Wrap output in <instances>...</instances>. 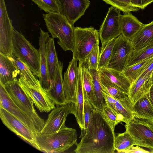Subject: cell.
<instances>
[{"mask_svg":"<svg viewBox=\"0 0 153 153\" xmlns=\"http://www.w3.org/2000/svg\"><path fill=\"white\" fill-rule=\"evenodd\" d=\"M14 29L12 20L8 15L4 0H0V53L9 57L13 55Z\"/></svg>","mask_w":153,"mask_h":153,"instance_id":"10","label":"cell"},{"mask_svg":"<svg viewBox=\"0 0 153 153\" xmlns=\"http://www.w3.org/2000/svg\"><path fill=\"white\" fill-rule=\"evenodd\" d=\"M152 57H153V44L140 49L134 50L127 66L134 65Z\"/></svg>","mask_w":153,"mask_h":153,"instance_id":"33","label":"cell"},{"mask_svg":"<svg viewBox=\"0 0 153 153\" xmlns=\"http://www.w3.org/2000/svg\"><path fill=\"white\" fill-rule=\"evenodd\" d=\"M46 60L48 76L51 84L55 76L59 61L54 38L50 37L46 45Z\"/></svg>","mask_w":153,"mask_h":153,"instance_id":"27","label":"cell"},{"mask_svg":"<svg viewBox=\"0 0 153 153\" xmlns=\"http://www.w3.org/2000/svg\"><path fill=\"white\" fill-rule=\"evenodd\" d=\"M47 28L53 38H58L57 43L65 51H71L75 56L74 28L60 13L42 14Z\"/></svg>","mask_w":153,"mask_h":153,"instance_id":"2","label":"cell"},{"mask_svg":"<svg viewBox=\"0 0 153 153\" xmlns=\"http://www.w3.org/2000/svg\"><path fill=\"white\" fill-rule=\"evenodd\" d=\"M153 60V57L127 66L122 72L131 84L142 74Z\"/></svg>","mask_w":153,"mask_h":153,"instance_id":"30","label":"cell"},{"mask_svg":"<svg viewBox=\"0 0 153 153\" xmlns=\"http://www.w3.org/2000/svg\"><path fill=\"white\" fill-rule=\"evenodd\" d=\"M19 71L12 58L0 53V84L4 86L7 83L18 80Z\"/></svg>","mask_w":153,"mask_h":153,"instance_id":"22","label":"cell"},{"mask_svg":"<svg viewBox=\"0 0 153 153\" xmlns=\"http://www.w3.org/2000/svg\"><path fill=\"white\" fill-rule=\"evenodd\" d=\"M4 86L13 101L32 119L40 131L44 125L45 120L36 112L33 102L22 89L18 80L8 83Z\"/></svg>","mask_w":153,"mask_h":153,"instance_id":"5","label":"cell"},{"mask_svg":"<svg viewBox=\"0 0 153 153\" xmlns=\"http://www.w3.org/2000/svg\"><path fill=\"white\" fill-rule=\"evenodd\" d=\"M147 83L150 88L152 85H153V71L150 76L148 79Z\"/></svg>","mask_w":153,"mask_h":153,"instance_id":"44","label":"cell"},{"mask_svg":"<svg viewBox=\"0 0 153 153\" xmlns=\"http://www.w3.org/2000/svg\"><path fill=\"white\" fill-rule=\"evenodd\" d=\"M79 75L75 102L71 103L72 114L76 118L81 130L84 129V97L82 82L81 63L79 62Z\"/></svg>","mask_w":153,"mask_h":153,"instance_id":"21","label":"cell"},{"mask_svg":"<svg viewBox=\"0 0 153 153\" xmlns=\"http://www.w3.org/2000/svg\"><path fill=\"white\" fill-rule=\"evenodd\" d=\"M120 23L121 34L130 40L145 25L130 13L121 15Z\"/></svg>","mask_w":153,"mask_h":153,"instance_id":"23","label":"cell"},{"mask_svg":"<svg viewBox=\"0 0 153 153\" xmlns=\"http://www.w3.org/2000/svg\"><path fill=\"white\" fill-rule=\"evenodd\" d=\"M0 117L3 123L9 130L40 151L36 142V135L30 128L1 107H0Z\"/></svg>","mask_w":153,"mask_h":153,"instance_id":"9","label":"cell"},{"mask_svg":"<svg viewBox=\"0 0 153 153\" xmlns=\"http://www.w3.org/2000/svg\"><path fill=\"white\" fill-rule=\"evenodd\" d=\"M81 71L84 99H87L94 108L95 99L93 91L91 75L85 63L81 64Z\"/></svg>","mask_w":153,"mask_h":153,"instance_id":"28","label":"cell"},{"mask_svg":"<svg viewBox=\"0 0 153 153\" xmlns=\"http://www.w3.org/2000/svg\"><path fill=\"white\" fill-rule=\"evenodd\" d=\"M134 146L133 141L130 135L127 131L119 133L115 137L114 147L118 153H122L132 146Z\"/></svg>","mask_w":153,"mask_h":153,"instance_id":"34","label":"cell"},{"mask_svg":"<svg viewBox=\"0 0 153 153\" xmlns=\"http://www.w3.org/2000/svg\"><path fill=\"white\" fill-rule=\"evenodd\" d=\"M133 146L128 149L124 151L123 153H149L150 152L140 147V146L136 145Z\"/></svg>","mask_w":153,"mask_h":153,"instance_id":"42","label":"cell"},{"mask_svg":"<svg viewBox=\"0 0 153 153\" xmlns=\"http://www.w3.org/2000/svg\"><path fill=\"white\" fill-rule=\"evenodd\" d=\"M39 51L40 54V76L39 78L40 85L45 91L48 90L51 85L47 68L46 60V45L49 38V35L47 32L40 28Z\"/></svg>","mask_w":153,"mask_h":153,"instance_id":"18","label":"cell"},{"mask_svg":"<svg viewBox=\"0 0 153 153\" xmlns=\"http://www.w3.org/2000/svg\"><path fill=\"white\" fill-rule=\"evenodd\" d=\"M72 114L71 103L60 105L53 109L48 114L42 128L38 133L42 135L56 132L65 126L68 115Z\"/></svg>","mask_w":153,"mask_h":153,"instance_id":"13","label":"cell"},{"mask_svg":"<svg viewBox=\"0 0 153 153\" xmlns=\"http://www.w3.org/2000/svg\"><path fill=\"white\" fill-rule=\"evenodd\" d=\"M148 95L149 101L153 108V85L151 87Z\"/></svg>","mask_w":153,"mask_h":153,"instance_id":"43","label":"cell"},{"mask_svg":"<svg viewBox=\"0 0 153 153\" xmlns=\"http://www.w3.org/2000/svg\"><path fill=\"white\" fill-rule=\"evenodd\" d=\"M121 15L120 10L112 6L109 8L99 31L102 45L121 34L120 23Z\"/></svg>","mask_w":153,"mask_h":153,"instance_id":"11","label":"cell"},{"mask_svg":"<svg viewBox=\"0 0 153 153\" xmlns=\"http://www.w3.org/2000/svg\"><path fill=\"white\" fill-rule=\"evenodd\" d=\"M63 63L59 61L56 73L49 89L46 91L55 105L59 106L67 103L65 97L62 76Z\"/></svg>","mask_w":153,"mask_h":153,"instance_id":"17","label":"cell"},{"mask_svg":"<svg viewBox=\"0 0 153 153\" xmlns=\"http://www.w3.org/2000/svg\"><path fill=\"white\" fill-rule=\"evenodd\" d=\"M114 131L94 109L87 127L81 130V139L76 144V153H114L115 149Z\"/></svg>","mask_w":153,"mask_h":153,"instance_id":"1","label":"cell"},{"mask_svg":"<svg viewBox=\"0 0 153 153\" xmlns=\"http://www.w3.org/2000/svg\"><path fill=\"white\" fill-rule=\"evenodd\" d=\"M92 78L93 91L95 99L94 108L98 111L103 110L105 105L104 98L102 94L103 91L100 82L99 71L95 69H89Z\"/></svg>","mask_w":153,"mask_h":153,"instance_id":"29","label":"cell"},{"mask_svg":"<svg viewBox=\"0 0 153 153\" xmlns=\"http://www.w3.org/2000/svg\"><path fill=\"white\" fill-rule=\"evenodd\" d=\"M99 75L109 80L128 94L131 83L122 72L102 68L98 70Z\"/></svg>","mask_w":153,"mask_h":153,"instance_id":"24","label":"cell"},{"mask_svg":"<svg viewBox=\"0 0 153 153\" xmlns=\"http://www.w3.org/2000/svg\"><path fill=\"white\" fill-rule=\"evenodd\" d=\"M0 107L13 114L30 128L36 135L40 131L32 119L22 111L10 98L4 86L0 84Z\"/></svg>","mask_w":153,"mask_h":153,"instance_id":"16","label":"cell"},{"mask_svg":"<svg viewBox=\"0 0 153 153\" xmlns=\"http://www.w3.org/2000/svg\"><path fill=\"white\" fill-rule=\"evenodd\" d=\"M60 13L73 26L83 15L90 5L89 0H57Z\"/></svg>","mask_w":153,"mask_h":153,"instance_id":"14","label":"cell"},{"mask_svg":"<svg viewBox=\"0 0 153 153\" xmlns=\"http://www.w3.org/2000/svg\"><path fill=\"white\" fill-rule=\"evenodd\" d=\"M100 53L99 46H97L86 56L84 63L87 64L89 69L98 70Z\"/></svg>","mask_w":153,"mask_h":153,"instance_id":"39","label":"cell"},{"mask_svg":"<svg viewBox=\"0 0 153 153\" xmlns=\"http://www.w3.org/2000/svg\"><path fill=\"white\" fill-rule=\"evenodd\" d=\"M99 112L103 118L114 131L115 126L120 123L117 120L116 114L105 102L102 111Z\"/></svg>","mask_w":153,"mask_h":153,"instance_id":"38","label":"cell"},{"mask_svg":"<svg viewBox=\"0 0 153 153\" xmlns=\"http://www.w3.org/2000/svg\"><path fill=\"white\" fill-rule=\"evenodd\" d=\"M13 54L24 63L39 78L40 54L22 34L14 29L12 37Z\"/></svg>","mask_w":153,"mask_h":153,"instance_id":"4","label":"cell"},{"mask_svg":"<svg viewBox=\"0 0 153 153\" xmlns=\"http://www.w3.org/2000/svg\"><path fill=\"white\" fill-rule=\"evenodd\" d=\"M134 50L130 41L121 34L116 38L107 68L123 72Z\"/></svg>","mask_w":153,"mask_h":153,"instance_id":"8","label":"cell"},{"mask_svg":"<svg viewBox=\"0 0 153 153\" xmlns=\"http://www.w3.org/2000/svg\"><path fill=\"white\" fill-rule=\"evenodd\" d=\"M94 108L87 99L84 100V117L85 123L84 129L87 127L88 123Z\"/></svg>","mask_w":153,"mask_h":153,"instance_id":"40","label":"cell"},{"mask_svg":"<svg viewBox=\"0 0 153 153\" xmlns=\"http://www.w3.org/2000/svg\"><path fill=\"white\" fill-rule=\"evenodd\" d=\"M100 82L103 92L117 100L128 97V94L112 82L100 76Z\"/></svg>","mask_w":153,"mask_h":153,"instance_id":"32","label":"cell"},{"mask_svg":"<svg viewBox=\"0 0 153 153\" xmlns=\"http://www.w3.org/2000/svg\"><path fill=\"white\" fill-rule=\"evenodd\" d=\"M11 57L19 71L20 77L32 86H39L41 85L39 80L27 66L13 54Z\"/></svg>","mask_w":153,"mask_h":153,"instance_id":"31","label":"cell"},{"mask_svg":"<svg viewBox=\"0 0 153 153\" xmlns=\"http://www.w3.org/2000/svg\"><path fill=\"white\" fill-rule=\"evenodd\" d=\"M148 93L131 108L135 118L153 124V108L149 101Z\"/></svg>","mask_w":153,"mask_h":153,"instance_id":"25","label":"cell"},{"mask_svg":"<svg viewBox=\"0 0 153 153\" xmlns=\"http://www.w3.org/2000/svg\"><path fill=\"white\" fill-rule=\"evenodd\" d=\"M151 23H153V21L151 22Z\"/></svg>","mask_w":153,"mask_h":153,"instance_id":"45","label":"cell"},{"mask_svg":"<svg viewBox=\"0 0 153 153\" xmlns=\"http://www.w3.org/2000/svg\"><path fill=\"white\" fill-rule=\"evenodd\" d=\"M130 41L134 50L153 44V23L145 24Z\"/></svg>","mask_w":153,"mask_h":153,"instance_id":"26","label":"cell"},{"mask_svg":"<svg viewBox=\"0 0 153 153\" xmlns=\"http://www.w3.org/2000/svg\"><path fill=\"white\" fill-rule=\"evenodd\" d=\"M76 130L66 126L55 133L36 136L40 151L47 153H62L77 143Z\"/></svg>","mask_w":153,"mask_h":153,"instance_id":"3","label":"cell"},{"mask_svg":"<svg viewBox=\"0 0 153 153\" xmlns=\"http://www.w3.org/2000/svg\"><path fill=\"white\" fill-rule=\"evenodd\" d=\"M125 127L134 145L153 150V124L134 117Z\"/></svg>","mask_w":153,"mask_h":153,"instance_id":"7","label":"cell"},{"mask_svg":"<svg viewBox=\"0 0 153 153\" xmlns=\"http://www.w3.org/2000/svg\"><path fill=\"white\" fill-rule=\"evenodd\" d=\"M18 81L22 89L40 112H48L56 108L55 104L41 85L35 86L30 85L20 76Z\"/></svg>","mask_w":153,"mask_h":153,"instance_id":"12","label":"cell"},{"mask_svg":"<svg viewBox=\"0 0 153 153\" xmlns=\"http://www.w3.org/2000/svg\"><path fill=\"white\" fill-rule=\"evenodd\" d=\"M152 72L143 73L131 84L128 94V97L131 107L149 92L150 88L147 84V81Z\"/></svg>","mask_w":153,"mask_h":153,"instance_id":"20","label":"cell"},{"mask_svg":"<svg viewBox=\"0 0 153 153\" xmlns=\"http://www.w3.org/2000/svg\"><path fill=\"white\" fill-rule=\"evenodd\" d=\"M75 56L79 62L84 63L88 55L93 48L99 46L98 31L94 27L74 28Z\"/></svg>","mask_w":153,"mask_h":153,"instance_id":"6","label":"cell"},{"mask_svg":"<svg viewBox=\"0 0 153 153\" xmlns=\"http://www.w3.org/2000/svg\"><path fill=\"white\" fill-rule=\"evenodd\" d=\"M116 39V38L113 39L102 45L100 53L98 70L101 68L108 67Z\"/></svg>","mask_w":153,"mask_h":153,"instance_id":"35","label":"cell"},{"mask_svg":"<svg viewBox=\"0 0 153 153\" xmlns=\"http://www.w3.org/2000/svg\"><path fill=\"white\" fill-rule=\"evenodd\" d=\"M39 8L47 13H60L57 0H31Z\"/></svg>","mask_w":153,"mask_h":153,"instance_id":"37","label":"cell"},{"mask_svg":"<svg viewBox=\"0 0 153 153\" xmlns=\"http://www.w3.org/2000/svg\"><path fill=\"white\" fill-rule=\"evenodd\" d=\"M102 94L106 104L117 115L118 114L122 115L127 121V124L135 117L128 97L117 100L103 91Z\"/></svg>","mask_w":153,"mask_h":153,"instance_id":"19","label":"cell"},{"mask_svg":"<svg viewBox=\"0 0 153 153\" xmlns=\"http://www.w3.org/2000/svg\"><path fill=\"white\" fill-rule=\"evenodd\" d=\"M132 4L139 9H144L153 2V0H130Z\"/></svg>","mask_w":153,"mask_h":153,"instance_id":"41","label":"cell"},{"mask_svg":"<svg viewBox=\"0 0 153 153\" xmlns=\"http://www.w3.org/2000/svg\"><path fill=\"white\" fill-rule=\"evenodd\" d=\"M111 5L124 13L135 12L139 9L133 6L130 0H102Z\"/></svg>","mask_w":153,"mask_h":153,"instance_id":"36","label":"cell"},{"mask_svg":"<svg viewBox=\"0 0 153 153\" xmlns=\"http://www.w3.org/2000/svg\"><path fill=\"white\" fill-rule=\"evenodd\" d=\"M78 61L73 56L64 74L63 86L67 103H74L76 100L79 70Z\"/></svg>","mask_w":153,"mask_h":153,"instance_id":"15","label":"cell"}]
</instances>
